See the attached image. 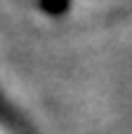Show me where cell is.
<instances>
[{
	"mask_svg": "<svg viewBox=\"0 0 132 134\" xmlns=\"http://www.w3.org/2000/svg\"><path fill=\"white\" fill-rule=\"evenodd\" d=\"M50 13H61V11H66V8H69V0H45V3H42Z\"/></svg>",
	"mask_w": 132,
	"mask_h": 134,
	"instance_id": "obj_1",
	"label": "cell"
}]
</instances>
